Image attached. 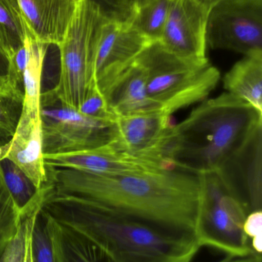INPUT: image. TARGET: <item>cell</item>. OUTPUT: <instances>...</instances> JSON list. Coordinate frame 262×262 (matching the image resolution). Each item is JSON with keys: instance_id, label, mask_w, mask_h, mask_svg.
Here are the masks:
<instances>
[{"instance_id": "obj_7", "label": "cell", "mask_w": 262, "mask_h": 262, "mask_svg": "<svg viewBox=\"0 0 262 262\" xmlns=\"http://www.w3.org/2000/svg\"><path fill=\"white\" fill-rule=\"evenodd\" d=\"M40 106L43 154L95 149L113 140L115 119L86 116L58 102Z\"/></svg>"}, {"instance_id": "obj_16", "label": "cell", "mask_w": 262, "mask_h": 262, "mask_svg": "<svg viewBox=\"0 0 262 262\" xmlns=\"http://www.w3.org/2000/svg\"><path fill=\"white\" fill-rule=\"evenodd\" d=\"M105 97L115 118L162 111L149 96L144 69L137 59L112 83Z\"/></svg>"}, {"instance_id": "obj_2", "label": "cell", "mask_w": 262, "mask_h": 262, "mask_svg": "<svg viewBox=\"0 0 262 262\" xmlns=\"http://www.w3.org/2000/svg\"><path fill=\"white\" fill-rule=\"evenodd\" d=\"M43 209L92 240L115 262H191L201 246L195 234L49 189Z\"/></svg>"}, {"instance_id": "obj_30", "label": "cell", "mask_w": 262, "mask_h": 262, "mask_svg": "<svg viewBox=\"0 0 262 262\" xmlns=\"http://www.w3.org/2000/svg\"><path fill=\"white\" fill-rule=\"evenodd\" d=\"M8 72V61L0 52V76H6Z\"/></svg>"}, {"instance_id": "obj_33", "label": "cell", "mask_w": 262, "mask_h": 262, "mask_svg": "<svg viewBox=\"0 0 262 262\" xmlns=\"http://www.w3.org/2000/svg\"><path fill=\"white\" fill-rule=\"evenodd\" d=\"M1 155H2V147L0 146V158H1Z\"/></svg>"}, {"instance_id": "obj_10", "label": "cell", "mask_w": 262, "mask_h": 262, "mask_svg": "<svg viewBox=\"0 0 262 262\" xmlns=\"http://www.w3.org/2000/svg\"><path fill=\"white\" fill-rule=\"evenodd\" d=\"M171 116L162 111L145 112L115 120L111 144L135 160L163 169H172L166 159V149L173 124Z\"/></svg>"}, {"instance_id": "obj_9", "label": "cell", "mask_w": 262, "mask_h": 262, "mask_svg": "<svg viewBox=\"0 0 262 262\" xmlns=\"http://www.w3.org/2000/svg\"><path fill=\"white\" fill-rule=\"evenodd\" d=\"M151 43L129 21L106 17L94 48L92 84H96L105 96L112 83Z\"/></svg>"}, {"instance_id": "obj_25", "label": "cell", "mask_w": 262, "mask_h": 262, "mask_svg": "<svg viewBox=\"0 0 262 262\" xmlns=\"http://www.w3.org/2000/svg\"><path fill=\"white\" fill-rule=\"evenodd\" d=\"M43 204L34 205L20 213V223L18 232L5 251L1 262H25L26 261V243L29 221L33 212Z\"/></svg>"}, {"instance_id": "obj_17", "label": "cell", "mask_w": 262, "mask_h": 262, "mask_svg": "<svg viewBox=\"0 0 262 262\" xmlns=\"http://www.w3.org/2000/svg\"><path fill=\"white\" fill-rule=\"evenodd\" d=\"M226 92L262 113V52L246 55L225 75Z\"/></svg>"}, {"instance_id": "obj_26", "label": "cell", "mask_w": 262, "mask_h": 262, "mask_svg": "<svg viewBox=\"0 0 262 262\" xmlns=\"http://www.w3.org/2000/svg\"><path fill=\"white\" fill-rule=\"evenodd\" d=\"M23 103L0 96V146L7 143L15 133Z\"/></svg>"}, {"instance_id": "obj_22", "label": "cell", "mask_w": 262, "mask_h": 262, "mask_svg": "<svg viewBox=\"0 0 262 262\" xmlns=\"http://www.w3.org/2000/svg\"><path fill=\"white\" fill-rule=\"evenodd\" d=\"M171 0H143L134 5L131 26L151 42L159 41L167 21Z\"/></svg>"}, {"instance_id": "obj_6", "label": "cell", "mask_w": 262, "mask_h": 262, "mask_svg": "<svg viewBox=\"0 0 262 262\" xmlns=\"http://www.w3.org/2000/svg\"><path fill=\"white\" fill-rule=\"evenodd\" d=\"M201 199L195 234L201 246L244 258L257 254L243 229L249 212L216 172L198 176Z\"/></svg>"}, {"instance_id": "obj_4", "label": "cell", "mask_w": 262, "mask_h": 262, "mask_svg": "<svg viewBox=\"0 0 262 262\" xmlns=\"http://www.w3.org/2000/svg\"><path fill=\"white\" fill-rule=\"evenodd\" d=\"M137 61L144 69L149 96L169 115L205 101L221 78L209 59L195 61L180 58L158 41L149 45Z\"/></svg>"}, {"instance_id": "obj_18", "label": "cell", "mask_w": 262, "mask_h": 262, "mask_svg": "<svg viewBox=\"0 0 262 262\" xmlns=\"http://www.w3.org/2000/svg\"><path fill=\"white\" fill-rule=\"evenodd\" d=\"M55 221L62 262H115L92 240Z\"/></svg>"}, {"instance_id": "obj_27", "label": "cell", "mask_w": 262, "mask_h": 262, "mask_svg": "<svg viewBox=\"0 0 262 262\" xmlns=\"http://www.w3.org/2000/svg\"><path fill=\"white\" fill-rule=\"evenodd\" d=\"M78 112L92 118L115 119V117L111 113L106 97L95 84H92L89 88L86 98Z\"/></svg>"}, {"instance_id": "obj_21", "label": "cell", "mask_w": 262, "mask_h": 262, "mask_svg": "<svg viewBox=\"0 0 262 262\" xmlns=\"http://www.w3.org/2000/svg\"><path fill=\"white\" fill-rule=\"evenodd\" d=\"M29 238L32 262H62L55 220L43 207L32 218Z\"/></svg>"}, {"instance_id": "obj_3", "label": "cell", "mask_w": 262, "mask_h": 262, "mask_svg": "<svg viewBox=\"0 0 262 262\" xmlns=\"http://www.w3.org/2000/svg\"><path fill=\"white\" fill-rule=\"evenodd\" d=\"M262 129V113L228 92L201 101L172 126L166 159L195 176L217 172Z\"/></svg>"}, {"instance_id": "obj_15", "label": "cell", "mask_w": 262, "mask_h": 262, "mask_svg": "<svg viewBox=\"0 0 262 262\" xmlns=\"http://www.w3.org/2000/svg\"><path fill=\"white\" fill-rule=\"evenodd\" d=\"M81 0H17L29 32L37 40L57 46Z\"/></svg>"}, {"instance_id": "obj_29", "label": "cell", "mask_w": 262, "mask_h": 262, "mask_svg": "<svg viewBox=\"0 0 262 262\" xmlns=\"http://www.w3.org/2000/svg\"><path fill=\"white\" fill-rule=\"evenodd\" d=\"M230 262H262L261 255H259V254H254V255L244 257V258H239L238 259L236 260H235V258H234V259Z\"/></svg>"}, {"instance_id": "obj_32", "label": "cell", "mask_w": 262, "mask_h": 262, "mask_svg": "<svg viewBox=\"0 0 262 262\" xmlns=\"http://www.w3.org/2000/svg\"><path fill=\"white\" fill-rule=\"evenodd\" d=\"M129 2H130L131 4L132 5V6H134V5L138 4V3H141V2H143V0H129Z\"/></svg>"}, {"instance_id": "obj_31", "label": "cell", "mask_w": 262, "mask_h": 262, "mask_svg": "<svg viewBox=\"0 0 262 262\" xmlns=\"http://www.w3.org/2000/svg\"><path fill=\"white\" fill-rule=\"evenodd\" d=\"M234 258H234L233 256H231V255H227V257H225L223 259L220 260V261L216 262H230L232 261Z\"/></svg>"}, {"instance_id": "obj_23", "label": "cell", "mask_w": 262, "mask_h": 262, "mask_svg": "<svg viewBox=\"0 0 262 262\" xmlns=\"http://www.w3.org/2000/svg\"><path fill=\"white\" fill-rule=\"evenodd\" d=\"M19 223V211L5 183L0 166V262L18 232Z\"/></svg>"}, {"instance_id": "obj_8", "label": "cell", "mask_w": 262, "mask_h": 262, "mask_svg": "<svg viewBox=\"0 0 262 262\" xmlns=\"http://www.w3.org/2000/svg\"><path fill=\"white\" fill-rule=\"evenodd\" d=\"M206 46L243 54L262 52V0H216L206 29Z\"/></svg>"}, {"instance_id": "obj_14", "label": "cell", "mask_w": 262, "mask_h": 262, "mask_svg": "<svg viewBox=\"0 0 262 262\" xmlns=\"http://www.w3.org/2000/svg\"><path fill=\"white\" fill-rule=\"evenodd\" d=\"M45 166L73 169L95 175H116L144 169H163L135 160L115 149L111 143L95 149L43 154Z\"/></svg>"}, {"instance_id": "obj_24", "label": "cell", "mask_w": 262, "mask_h": 262, "mask_svg": "<svg viewBox=\"0 0 262 262\" xmlns=\"http://www.w3.org/2000/svg\"><path fill=\"white\" fill-rule=\"evenodd\" d=\"M0 166L5 183L20 213L35 200L38 189L10 160H0Z\"/></svg>"}, {"instance_id": "obj_20", "label": "cell", "mask_w": 262, "mask_h": 262, "mask_svg": "<svg viewBox=\"0 0 262 262\" xmlns=\"http://www.w3.org/2000/svg\"><path fill=\"white\" fill-rule=\"evenodd\" d=\"M27 47L28 61L23 74V99L22 107L32 112H40L41 79L45 56L49 46L37 40L31 34L24 41Z\"/></svg>"}, {"instance_id": "obj_19", "label": "cell", "mask_w": 262, "mask_h": 262, "mask_svg": "<svg viewBox=\"0 0 262 262\" xmlns=\"http://www.w3.org/2000/svg\"><path fill=\"white\" fill-rule=\"evenodd\" d=\"M29 34L17 0H0V52L8 66Z\"/></svg>"}, {"instance_id": "obj_28", "label": "cell", "mask_w": 262, "mask_h": 262, "mask_svg": "<svg viewBox=\"0 0 262 262\" xmlns=\"http://www.w3.org/2000/svg\"><path fill=\"white\" fill-rule=\"evenodd\" d=\"M245 234L251 241L252 249L261 255L262 210L249 212L243 226Z\"/></svg>"}, {"instance_id": "obj_5", "label": "cell", "mask_w": 262, "mask_h": 262, "mask_svg": "<svg viewBox=\"0 0 262 262\" xmlns=\"http://www.w3.org/2000/svg\"><path fill=\"white\" fill-rule=\"evenodd\" d=\"M106 15L93 0H81L69 21L59 51L58 84L41 94V103L58 102L78 111L92 84V58L98 31ZM108 18V17H107Z\"/></svg>"}, {"instance_id": "obj_1", "label": "cell", "mask_w": 262, "mask_h": 262, "mask_svg": "<svg viewBox=\"0 0 262 262\" xmlns=\"http://www.w3.org/2000/svg\"><path fill=\"white\" fill-rule=\"evenodd\" d=\"M46 171V182L53 192L89 199L139 218L195 232L201 199L198 176L175 169L116 175L49 166Z\"/></svg>"}, {"instance_id": "obj_12", "label": "cell", "mask_w": 262, "mask_h": 262, "mask_svg": "<svg viewBox=\"0 0 262 262\" xmlns=\"http://www.w3.org/2000/svg\"><path fill=\"white\" fill-rule=\"evenodd\" d=\"M249 212L262 208V129L217 172Z\"/></svg>"}, {"instance_id": "obj_11", "label": "cell", "mask_w": 262, "mask_h": 262, "mask_svg": "<svg viewBox=\"0 0 262 262\" xmlns=\"http://www.w3.org/2000/svg\"><path fill=\"white\" fill-rule=\"evenodd\" d=\"M216 0H171L167 21L159 42L174 55L195 61L206 57V29Z\"/></svg>"}, {"instance_id": "obj_13", "label": "cell", "mask_w": 262, "mask_h": 262, "mask_svg": "<svg viewBox=\"0 0 262 262\" xmlns=\"http://www.w3.org/2000/svg\"><path fill=\"white\" fill-rule=\"evenodd\" d=\"M1 147L0 160H10L36 189L44 186L47 177L43 159L40 112H32L22 107L13 136Z\"/></svg>"}]
</instances>
